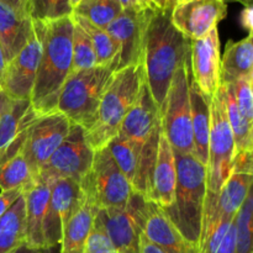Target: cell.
<instances>
[{"instance_id":"35","label":"cell","mask_w":253,"mask_h":253,"mask_svg":"<svg viewBox=\"0 0 253 253\" xmlns=\"http://www.w3.org/2000/svg\"><path fill=\"white\" fill-rule=\"evenodd\" d=\"M32 21L57 20L73 14L71 0H26Z\"/></svg>"},{"instance_id":"25","label":"cell","mask_w":253,"mask_h":253,"mask_svg":"<svg viewBox=\"0 0 253 253\" xmlns=\"http://www.w3.org/2000/svg\"><path fill=\"white\" fill-rule=\"evenodd\" d=\"M34 34L31 17L0 4V44L5 62H10Z\"/></svg>"},{"instance_id":"49","label":"cell","mask_w":253,"mask_h":253,"mask_svg":"<svg viewBox=\"0 0 253 253\" xmlns=\"http://www.w3.org/2000/svg\"><path fill=\"white\" fill-rule=\"evenodd\" d=\"M71 2H72V6H76L77 4H78V2H81V0H71Z\"/></svg>"},{"instance_id":"18","label":"cell","mask_w":253,"mask_h":253,"mask_svg":"<svg viewBox=\"0 0 253 253\" xmlns=\"http://www.w3.org/2000/svg\"><path fill=\"white\" fill-rule=\"evenodd\" d=\"M190 76L199 90L211 99L220 85V39L217 27L190 41Z\"/></svg>"},{"instance_id":"19","label":"cell","mask_w":253,"mask_h":253,"mask_svg":"<svg viewBox=\"0 0 253 253\" xmlns=\"http://www.w3.org/2000/svg\"><path fill=\"white\" fill-rule=\"evenodd\" d=\"M81 187L83 200L62 227L61 253H84L86 239L99 211L89 173L81 182Z\"/></svg>"},{"instance_id":"15","label":"cell","mask_w":253,"mask_h":253,"mask_svg":"<svg viewBox=\"0 0 253 253\" xmlns=\"http://www.w3.org/2000/svg\"><path fill=\"white\" fill-rule=\"evenodd\" d=\"M39 118L30 100L7 99L0 113V165L21 152Z\"/></svg>"},{"instance_id":"40","label":"cell","mask_w":253,"mask_h":253,"mask_svg":"<svg viewBox=\"0 0 253 253\" xmlns=\"http://www.w3.org/2000/svg\"><path fill=\"white\" fill-rule=\"evenodd\" d=\"M146 2L155 11H162L170 14L175 5L179 2V0H146Z\"/></svg>"},{"instance_id":"43","label":"cell","mask_w":253,"mask_h":253,"mask_svg":"<svg viewBox=\"0 0 253 253\" xmlns=\"http://www.w3.org/2000/svg\"><path fill=\"white\" fill-rule=\"evenodd\" d=\"M121 5L123 9H133V10H146L151 9L146 0H115Z\"/></svg>"},{"instance_id":"44","label":"cell","mask_w":253,"mask_h":253,"mask_svg":"<svg viewBox=\"0 0 253 253\" xmlns=\"http://www.w3.org/2000/svg\"><path fill=\"white\" fill-rule=\"evenodd\" d=\"M140 253H165L161 251L157 246H155L153 244H151L145 236H141L140 240Z\"/></svg>"},{"instance_id":"46","label":"cell","mask_w":253,"mask_h":253,"mask_svg":"<svg viewBox=\"0 0 253 253\" xmlns=\"http://www.w3.org/2000/svg\"><path fill=\"white\" fill-rule=\"evenodd\" d=\"M40 253H61V245L52 247H44V249H40Z\"/></svg>"},{"instance_id":"51","label":"cell","mask_w":253,"mask_h":253,"mask_svg":"<svg viewBox=\"0 0 253 253\" xmlns=\"http://www.w3.org/2000/svg\"><path fill=\"white\" fill-rule=\"evenodd\" d=\"M81 1H82V0H81Z\"/></svg>"},{"instance_id":"37","label":"cell","mask_w":253,"mask_h":253,"mask_svg":"<svg viewBox=\"0 0 253 253\" xmlns=\"http://www.w3.org/2000/svg\"><path fill=\"white\" fill-rule=\"evenodd\" d=\"M84 253H118L113 242L96 220L86 239Z\"/></svg>"},{"instance_id":"22","label":"cell","mask_w":253,"mask_h":253,"mask_svg":"<svg viewBox=\"0 0 253 253\" xmlns=\"http://www.w3.org/2000/svg\"><path fill=\"white\" fill-rule=\"evenodd\" d=\"M143 236L165 253H199V247L188 241L156 204H152L146 220Z\"/></svg>"},{"instance_id":"6","label":"cell","mask_w":253,"mask_h":253,"mask_svg":"<svg viewBox=\"0 0 253 253\" xmlns=\"http://www.w3.org/2000/svg\"><path fill=\"white\" fill-rule=\"evenodd\" d=\"M113 73L110 68L101 66L72 71L62 86L56 110L86 131L95 121L101 96Z\"/></svg>"},{"instance_id":"28","label":"cell","mask_w":253,"mask_h":253,"mask_svg":"<svg viewBox=\"0 0 253 253\" xmlns=\"http://www.w3.org/2000/svg\"><path fill=\"white\" fill-rule=\"evenodd\" d=\"M72 17L90 39L94 49H95L96 64L110 68L111 71L115 72L119 63V46L115 40L106 32V30L90 24L88 20L77 16L74 14H72Z\"/></svg>"},{"instance_id":"45","label":"cell","mask_w":253,"mask_h":253,"mask_svg":"<svg viewBox=\"0 0 253 253\" xmlns=\"http://www.w3.org/2000/svg\"><path fill=\"white\" fill-rule=\"evenodd\" d=\"M12 253H40V249H32V247L27 246V245H22L19 249L15 250Z\"/></svg>"},{"instance_id":"13","label":"cell","mask_w":253,"mask_h":253,"mask_svg":"<svg viewBox=\"0 0 253 253\" xmlns=\"http://www.w3.org/2000/svg\"><path fill=\"white\" fill-rule=\"evenodd\" d=\"M48 182L49 203L43 226L44 247L61 245L62 227L81 205L84 195L81 183L73 179L54 178Z\"/></svg>"},{"instance_id":"24","label":"cell","mask_w":253,"mask_h":253,"mask_svg":"<svg viewBox=\"0 0 253 253\" xmlns=\"http://www.w3.org/2000/svg\"><path fill=\"white\" fill-rule=\"evenodd\" d=\"M189 98L192 110V130L194 141V157L207 167L209 158V136H210V101L190 76L189 63Z\"/></svg>"},{"instance_id":"9","label":"cell","mask_w":253,"mask_h":253,"mask_svg":"<svg viewBox=\"0 0 253 253\" xmlns=\"http://www.w3.org/2000/svg\"><path fill=\"white\" fill-rule=\"evenodd\" d=\"M93 157L94 151L86 142L84 128L71 123L68 135L41 168L39 178H69L81 183L90 172Z\"/></svg>"},{"instance_id":"47","label":"cell","mask_w":253,"mask_h":253,"mask_svg":"<svg viewBox=\"0 0 253 253\" xmlns=\"http://www.w3.org/2000/svg\"><path fill=\"white\" fill-rule=\"evenodd\" d=\"M5 66H6V62H5V59H4V54H2L1 44H0V83H1V78H2V73H4Z\"/></svg>"},{"instance_id":"32","label":"cell","mask_w":253,"mask_h":253,"mask_svg":"<svg viewBox=\"0 0 253 253\" xmlns=\"http://www.w3.org/2000/svg\"><path fill=\"white\" fill-rule=\"evenodd\" d=\"M106 147L110 151L111 156L115 160L116 165L119 166L121 172L127 178L131 187H135L138 169H140V156H138L135 147L120 133H118L106 145Z\"/></svg>"},{"instance_id":"23","label":"cell","mask_w":253,"mask_h":253,"mask_svg":"<svg viewBox=\"0 0 253 253\" xmlns=\"http://www.w3.org/2000/svg\"><path fill=\"white\" fill-rule=\"evenodd\" d=\"M26 200V241L32 249H43V226L49 203V182L39 178L24 193Z\"/></svg>"},{"instance_id":"50","label":"cell","mask_w":253,"mask_h":253,"mask_svg":"<svg viewBox=\"0 0 253 253\" xmlns=\"http://www.w3.org/2000/svg\"><path fill=\"white\" fill-rule=\"evenodd\" d=\"M179 1H183V0H179Z\"/></svg>"},{"instance_id":"12","label":"cell","mask_w":253,"mask_h":253,"mask_svg":"<svg viewBox=\"0 0 253 253\" xmlns=\"http://www.w3.org/2000/svg\"><path fill=\"white\" fill-rule=\"evenodd\" d=\"M152 11L155 10L124 9L105 29L119 46V63L116 71L131 66H143L146 29Z\"/></svg>"},{"instance_id":"42","label":"cell","mask_w":253,"mask_h":253,"mask_svg":"<svg viewBox=\"0 0 253 253\" xmlns=\"http://www.w3.org/2000/svg\"><path fill=\"white\" fill-rule=\"evenodd\" d=\"M240 22H241L242 27L249 31V34L250 32H252V29H253V7H252V5H247V6L244 7V10L241 11V15H240Z\"/></svg>"},{"instance_id":"14","label":"cell","mask_w":253,"mask_h":253,"mask_svg":"<svg viewBox=\"0 0 253 253\" xmlns=\"http://www.w3.org/2000/svg\"><path fill=\"white\" fill-rule=\"evenodd\" d=\"M227 15L225 0H183L170 12L175 29L188 40L203 39Z\"/></svg>"},{"instance_id":"36","label":"cell","mask_w":253,"mask_h":253,"mask_svg":"<svg viewBox=\"0 0 253 253\" xmlns=\"http://www.w3.org/2000/svg\"><path fill=\"white\" fill-rule=\"evenodd\" d=\"M253 73L242 77L239 81L232 84H227L231 86L235 101L239 106L242 115L252 123L253 121V94H252Z\"/></svg>"},{"instance_id":"29","label":"cell","mask_w":253,"mask_h":253,"mask_svg":"<svg viewBox=\"0 0 253 253\" xmlns=\"http://www.w3.org/2000/svg\"><path fill=\"white\" fill-rule=\"evenodd\" d=\"M220 88L224 95L225 108H226L227 120L231 127L235 141V153L244 152V151L253 150V136H252V123H250L241 114L236 101H235L232 89L230 85H222Z\"/></svg>"},{"instance_id":"5","label":"cell","mask_w":253,"mask_h":253,"mask_svg":"<svg viewBox=\"0 0 253 253\" xmlns=\"http://www.w3.org/2000/svg\"><path fill=\"white\" fill-rule=\"evenodd\" d=\"M234 156V135L227 120L224 95L219 85L210 101L209 158L207 165V194L202 226L211 216L220 190L231 174Z\"/></svg>"},{"instance_id":"2","label":"cell","mask_w":253,"mask_h":253,"mask_svg":"<svg viewBox=\"0 0 253 253\" xmlns=\"http://www.w3.org/2000/svg\"><path fill=\"white\" fill-rule=\"evenodd\" d=\"M189 54L190 40L175 29L170 14L151 12L145 36L143 71L146 83L160 110L173 76Z\"/></svg>"},{"instance_id":"16","label":"cell","mask_w":253,"mask_h":253,"mask_svg":"<svg viewBox=\"0 0 253 253\" xmlns=\"http://www.w3.org/2000/svg\"><path fill=\"white\" fill-rule=\"evenodd\" d=\"M40 58L41 44L34 31L24 48L5 66L0 88L7 98L30 100Z\"/></svg>"},{"instance_id":"26","label":"cell","mask_w":253,"mask_h":253,"mask_svg":"<svg viewBox=\"0 0 253 253\" xmlns=\"http://www.w3.org/2000/svg\"><path fill=\"white\" fill-rule=\"evenodd\" d=\"M253 73L252 32L240 41H229L220 58V84L227 85Z\"/></svg>"},{"instance_id":"38","label":"cell","mask_w":253,"mask_h":253,"mask_svg":"<svg viewBox=\"0 0 253 253\" xmlns=\"http://www.w3.org/2000/svg\"><path fill=\"white\" fill-rule=\"evenodd\" d=\"M252 167V151H244V152L235 153L234 161H232V172L253 174Z\"/></svg>"},{"instance_id":"10","label":"cell","mask_w":253,"mask_h":253,"mask_svg":"<svg viewBox=\"0 0 253 253\" xmlns=\"http://www.w3.org/2000/svg\"><path fill=\"white\" fill-rule=\"evenodd\" d=\"M89 174L99 209L125 207L135 192L108 147L94 151Z\"/></svg>"},{"instance_id":"4","label":"cell","mask_w":253,"mask_h":253,"mask_svg":"<svg viewBox=\"0 0 253 253\" xmlns=\"http://www.w3.org/2000/svg\"><path fill=\"white\" fill-rule=\"evenodd\" d=\"M145 81L143 66H131L114 72L101 96L93 125L85 131V138L93 151L106 147L119 133L124 119L135 103Z\"/></svg>"},{"instance_id":"20","label":"cell","mask_w":253,"mask_h":253,"mask_svg":"<svg viewBox=\"0 0 253 253\" xmlns=\"http://www.w3.org/2000/svg\"><path fill=\"white\" fill-rule=\"evenodd\" d=\"M175 184H177V166H175L174 152L165 132L161 128L157 156L151 175L147 200L162 209L170 207L174 202Z\"/></svg>"},{"instance_id":"3","label":"cell","mask_w":253,"mask_h":253,"mask_svg":"<svg viewBox=\"0 0 253 253\" xmlns=\"http://www.w3.org/2000/svg\"><path fill=\"white\" fill-rule=\"evenodd\" d=\"M173 152L177 166L174 202L162 210L180 234L199 247L207 194V167L193 155Z\"/></svg>"},{"instance_id":"8","label":"cell","mask_w":253,"mask_h":253,"mask_svg":"<svg viewBox=\"0 0 253 253\" xmlns=\"http://www.w3.org/2000/svg\"><path fill=\"white\" fill-rule=\"evenodd\" d=\"M152 204L142 194L133 192L125 207L99 209L95 220L118 253H140V240Z\"/></svg>"},{"instance_id":"41","label":"cell","mask_w":253,"mask_h":253,"mask_svg":"<svg viewBox=\"0 0 253 253\" xmlns=\"http://www.w3.org/2000/svg\"><path fill=\"white\" fill-rule=\"evenodd\" d=\"M0 4L9 7V9L14 10V11H16L17 14L27 15V16H30L29 11H27L26 0H0Z\"/></svg>"},{"instance_id":"33","label":"cell","mask_w":253,"mask_h":253,"mask_svg":"<svg viewBox=\"0 0 253 253\" xmlns=\"http://www.w3.org/2000/svg\"><path fill=\"white\" fill-rule=\"evenodd\" d=\"M72 56H73L72 71H82L98 66L93 43L86 32L76 21H74L73 40H72Z\"/></svg>"},{"instance_id":"48","label":"cell","mask_w":253,"mask_h":253,"mask_svg":"<svg viewBox=\"0 0 253 253\" xmlns=\"http://www.w3.org/2000/svg\"><path fill=\"white\" fill-rule=\"evenodd\" d=\"M225 1H226V0H225ZM237 1L242 2L245 6H247V5H252V0H237Z\"/></svg>"},{"instance_id":"7","label":"cell","mask_w":253,"mask_h":253,"mask_svg":"<svg viewBox=\"0 0 253 253\" xmlns=\"http://www.w3.org/2000/svg\"><path fill=\"white\" fill-rule=\"evenodd\" d=\"M189 59L190 57H188L173 76L161 108V125L173 151L194 156L189 98Z\"/></svg>"},{"instance_id":"11","label":"cell","mask_w":253,"mask_h":253,"mask_svg":"<svg viewBox=\"0 0 253 253\" xmlns=\"http://www.w3.org/2000/svg\"><path fill=\"white\" fill-rule=\"evenodd\" d=\"M71 121L59 111L42 115L37 119L29 131L21 153L39 178V173L68 135Z\"/></svg>"},{"instance_id":"34","label":"cell","mask_w":253,"mask_h":253,"mask_svg":"<svg viewBox=\"0 0 253 253\" xmlns=\"http://www.w3.org/2000/svg\"><path fill=\"white\" fill-rule=\"evenodd\" d=\"M252 217L253 198L252 193L250 192L235 217V226H236L235 253H252Z\"/></svg>"},{"instance_id":"30","label":"cell","mask_w":253,"mask_h":253,"mask_svg":"<svg viewBox=\"0 0 253 253\" xmlns=\"http://www.w3.org/2000/svg\"><path fill=\"white\" fill-rule=\"evenodd\" d=\"M37 179L21 152L0 165V190H21L25 193Z\"/></svg>"},{"instance_id":"31","label":"cell","mask_w":253,"mask_h":253,"mask_svg":"<svg viewBox=\"0 0 253 253\" xmlns=\"http://www.w3.org/2000/svg\"><path fill=\"white\" fill-rule=\"evenodd\" d=\"M123 10L115 0H82L73 7V14L105 30Z\"/></svg>"},{"instance_id":"1","label":"cell","mask_w":253,"mask_h":253,"mask_svg":"<svg viewBox=\"0 0 253 253\" xmlns=\"http://www.w3.org/2000/svg\"><path fill=\"white\" fill-rule=\"evenodd\" d=\"M35 35L41 44V58L32 89L31 106L40 116L56 111L59 93L72 72L73 17L32 21Z\"/></svg>"},{"instance_id":"39","label":"cell","mask_w":253,"mask_h":253,"mask_svg":"<svg viewBox=\"0 0 253 253\" xmlns=\"http://www.w3.org/2000/svg\"><path fill=\"white\" fill-rule=\"evenodd\" d=\"M24 192L21 190H0V216L16 202Z\"/></svg>"},{"instance_id":"17","label":"cell","mask_w":253,"mask_h":253,"mask_svg":"<svg viewBox=\"0 0 253 253\" xmlns=\"http://www.w3.org/2000/svg\"><path fill=\"white\" fill-rule=\"evenodd\" d=\"M161 110L156 104L147 83L143 81L135 103L124 119L119 133L123 135L137 153L161 131Z\"/></svg>"},{"instance_id":"27","label":"cell","mask_w":253,"mask_h":253,"mask_svg":"<svg viewBox=\"0 0 253 253\" xmlns=\"http://www.w3.org/2000/svg\"><path fill=\"white\" fill-rule=\"evenodd\" d=\"M26 241V200L22 193L0 216V253H12Z\"/></svg>"},{"instance_id":"21","label":"cell","mask_w":253,"mask_h":253,"mask_svg":"<svg viewBox=\"0 0 253 253\" xmlns=\"http://www.w3.org/2000/svg\"><path fill=\"white\" fill-rule=\"evenodd\" d=\"M252 175L247 173L231 172L229 179L220 190L211 216L202 226L200 240L204 239L211 230H214L220 221L234 220L236 217L240 208L251 192Z\"/></svg>"}]
</instances>
